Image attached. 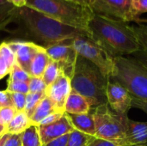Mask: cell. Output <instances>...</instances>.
I'll list each match as a JSON object with an SVG mask.
<instances>
[{"label":"cell","mask_w":147,"mask_h":146,"mask_svg":"<svg viewBox=\"0 0 147 146\" xmlns=\"http://www.w3.org/2000/svg\"><path fill=\"white\" fill-rule=\"evenodd\" d=\"M71 40L45 46L50 59L53 61L59 62L62 65L64 75L69 78H71L73 75L78 58V53L71 46Z\"/></svg>","instance_id":"9c48e42d"},{"label":"cell","mask_w":147,"mask_h":146,"mask_svg":"<svg viewBox=\"0 0 147 146\" xmlns=\"http://www.w3.org/2000/svg\"><path fill=\"white\" fill-rule=\"evenodd\" d=\"M6 42L16 55V64L28 72L33 58L42 46L32 41L21 40H13Z\"/></svg>","instance_id":"7c38bea8"},{"label":"cell","mask_w":147,"mask_h":146,"mask_svg":"<svg viewBox=\"0 0 147 146\" xmlns=\"http://www.w3.org/2000/svg\"><path fill=\"white\" fill-rule=\"evenodd\" d=\"M141 146H147V145H141Z\"/></svg>","instance_id":"f6af8a7d"},{"label":"cell","mask_w":147,"mask_h":146,"mask_svg":"<svg viewBox=\"0 0 147 146\" xmlns=\"http://www.w3.org/2000/svg\"><path fill=\"white\" fill-rule=\"evenodd\" d=\"M74 1H77V2H79V3H85V4H88L90 5L92 2V0H74Z\"/></svg>","instance_id":"ee69618b"},{"label":"cell","mask_w":147,"mask_h":146,"mask_svg":"<svg viewBox=\"0 0 147 146\" xmlns=\"http://www.w3.org/2000/svg\"><path fill=\"white\" fill-rule=\"evenodd\" d=\"M0 57L5 61L10 71L13 68V66L16 65V55L6 41L2 42L0 44Z\"/></svg>","instance_id":"d4e9b609"},{"label":"cell","mask_w":147,"mask_h":146,"mask_svg":"<svg viewBox=\"0 0 147 146\" xmlns=\"http://www.w3.org/2000/svg\"><path fill=\"white\" fill-rule=\"evenodd\" d=\"M131 7L134 15L141 20L140 15L147 13V0H131Z\"/></svg>","instance_id":"4dcf8cb0"},{"label":"cell","mask_w":147,"mask_h":146,"mask_svg":"<svg viewBox=\"0 0 147 146\" xmlns=\"http://www.w3.org/2000/svg\"><path fill=\"white\" fill-rule=\"evenodd\" d=\"M17 114V111L13 107H7L0 108V124L3 126H7L11 120Z\"/></svg>","instance_id":"f546056e"},{"label":"cell","mask_w":147,"mask_h":146,"mask_svg":"<svg viewBox=\"0 0 147 146\" xmlns=\"http://www.w3.org/2000/svg\"><path fill=\"white\" fill-rule=\"evenodd\" d=\"M61 75H64L62 65L57 61L51 60L47 66L41 78L43 79L47 86H48L52 84L55 80H57Z\"/></svg>","instance_id":"44dd1931"},{"label":"cell","mask_w":147,"mask_h":146,"mask_svg":"<svg viewBox=\"0 0 147 146\" xmlns=\"http://www.w3.org/2000/svg\"><path fill=\"white\" fill-rule=\"evenodd\" d=\"M22 146H42L37 126H31L22 134Z\"/></svg>","instance_id":"7402d4cb"},{"label":"cell","mask_w":147,"mask_h":146,"mask_svg":"<svg viewBox=\"0 0 147 146\" xmlns=\"http://www.w3.org/2000/svg\"><path fill=\"white\" fill-rule=\"evenodd\" d=\"M26 6L61 23L86 32L94 15L90 5L74 0H27Z\"/></svg>","instance_id":"277c9868"},{"label":"cell","mask_w":147,"mask_h":146,"mask_svg":"<svg viewBox=\"0 0 147 146\" xmlns=\"http://www.w3.org/2000/svg\"><path fill=\"white\" fill-rule=\"evenodd\" d=\"M22 26V29L45 46L73 40L81 35H89L86 31L61 23L50 16L28 6L16 8L11 23Z\"/></svg>","instance_id":"7a4b0ae2"},{"label":"cell","mask_w":147,"mask_h":146,"mask_svg":"<svg viewBox=\"0 0 147 146\" xmlns=\"http://www.w3.org/2000/svg\"><path fill=\"white\" fill-rule=\"evenodd\" d=\"M132 58L134 59L137 62H139L144 68L147 70V52L143 49L139 50L138 52L132 54Z\"/></svg>","instance_id":"836d02e7"},{"label":"cell","mask_w":147,"mask_h":146,"mask_svg":"<svg viewBox=\"0 0 147 146\" xmlns=\"http://www.w3.org/2000/svg\"><path fill=\"white\" fill-rule=\"evenodd\" d=\"M65 113H62V112H53V114H49L47 117H46L40 123L39 126H45V125H49V124H52L57 120H59L60 118H62L64 116Z\"/></svg>","instance_id":"e575fe53"},{"label":"cell","mask_w":147,"mask_h":146,"mask_svg":"<svg viewBox=\"0 0 147 146\" xmlns=\"http://www.w3.org/2000/svg\"><path fill=\"white\" fill-rule=\"evenodd\" d=\"M95 120V137L124 146L127 114H118L112 111L108 103L90 110Z\"/></svg>","instance_id":"8992f818"},{"label":"cell","mask_w":147,"mask_h":146,"mask_svg":"<svg viewBox=\"0 0 147 146\" xmlns=\"http://www.w3.org/2000/svg\"><path fill=\"white\" fill-rule=\"evenodd\" d=\"M108 81L109 78L95 65L78 54L71 78V89L86 98L91 109L107 104Z\"/></svg>","instance_id":"3957f363"},{"label":"cell","mask_w":147,"mask_h":146,"mask_svg":"<svg viewBox=\"0 0 147 146\" xmlns=\"http://www.w3.org/2000/svg\"><path fill=\"white\" fill-rule=\"evenodd\" d=\"M6 133V126L0 124V137Z\"/></svg>","instance_id":"7bdbcfd3"},{"label":"cell","mask_w":147,"mask_h":146,"mask_svg":"<svg viewBox=\"0 0 147 146\" xmlns=\"http://www.w3.org/2000/svg\"><path fill=\"white\" fill-rule=\"evenodd\" d=\"M6 90L9 93H21V94H28V83L26 82L20 81H9Z\"/></svg>","instance_id":"83f0119b"},{"label":"cell","mask_w":147,"mask_h":146,"mask_svg":"<svg viewBox=\"0 0 147 146\" xmlns=\"http://www.w3.org/2000/svg\"><path fill=\"white\" fill-rule=\"evenodd\" d=\"M87 32L89 36L113 58L132 55L141 49L128 23L93 15Z\"/></svg>","instance_id":"6da1fadb"},{"label":"cell","mask_w":147,"mask_h":146,"mask_svg":"<svg viewBox=\"0 0 147 146\" xmlns=\"http://www.w3.org/2000/svg\"><path fill=\"white\" fill-rule=\"evenodd\" d=\"M73 130L75 129L71 124L65 113L62 118H60L59 120L52 124L45 125V126H38V131H39L42 145L59 137L69 134Z\"/></svg>","instance_id":"4fadbf2b"},{"label":"cell","mask_w":147,"mask_h":146,"mask_svg":"<svg viewBox=\"0 0 147 146\" xmlns=\"http://www.w3.org/2000/svg\"><path fill=\"white\" fill-rule=\"evenodd\" d=\"M14 108L17 112L24 111L26 103V95L21 93H10Z\"/></svg>","instance_id":"1f68e13d"},{"label":"cell","mask_w":147,"mask_h":146,"mask_svg":"<svg viewBox=\"0 0 147 146\" xmlns=\"http://www.w3.org/2000/svg\"><path fill=\"white\" fill-rule=\"evenodd\" d=\"M93 136L88 135L78 130H73L69 134L67 146H86L92 139Z\"/></svg>","instance_id":"cb8c5ba5"},{"label":"cell","mask_w":147,"mask_h":146,"mask_svg":"<svg viewBox=\"0 0 147 146\" xmlns=\"http://www.w3.org/2000/svg\"><path fill=\"white\" fill-rule=\"evenodd\" d=\"M46 96V93H28L26 95V103L24 112L31 118L40 101Z\"/></svg>","instance_id":"603a6c76"},{"label":"cell","mask_w":147,"mask_h":146,"mask_svg":"<svg viewBox=\"0 0 147 146\" xmlns=\"http://www.w3.org/2000/svg\"><path fill=\"white\" fill-rule=\"evenodd\" d=\"M31 76L30 74L23 70L21 66H19L17 64L13 66L9 72V81H20V82H26L28 83L30 80Z\"/></svg>","instance_id":"484cf974"},{"label":"cell","mask_w":147,"mask_h":146,"mask_svg":"<svg viewBox=\"0 0 147 146\" xmlns=\"http://www.w3.org/2000/svg\"><path fill=\"white\" fill-rule=\"evenodd\" d=\"M3 146H22V134H9Z\"/></svg>","instance_id":"d590c367"},{"label":"cell","mask_w":147,"mask_h":146,"mask_svg":"<svg viewBox=\"0 0 147 146\" xmlns=\"http://www.w3.org/2000/svg\"><path fill=\"white\" fill-rule=\"evenodd\" d=\"M71 44L77 53L95 65L108 78L115 71V58L96 43L89 35H81L71 40Z\"/></svg>","instance_id":"52a82bcc"},{"label":"cell","mask_w":147,"mask_h":146,"mask_svg":"<svg viewBox=\"0 0 147 146\" xmlns=\"http://www.w3.org/2000/svg\"><path fill=\"white\" fill-rule=\"evenodd\" d=\"M5 1L16 8H22L26 6L27 4V0H5Z\"/></svg>","instance_id":"60d3db41"},{"label":"cell","mask_w":147,"mask_h":146,"mask_svg":"<svg viewBox=\"0 0 147 146\" xmlns=\"http://www.w3.org/2000/svg\"><path fill=\"white\" fill-rule=\"evenodd\" d=\"M132 28L140 42L141 49L147 52V23L132 26Z\"/></svg>","instance_id":"4316f807"},{"label":"cell","mask_w":147,"mask_h":146,"mask_svg":"<svg viewBox=\"0 0 147 146\" xmlns=\"http://www.w3.org/2000/svg\"><path fill=\"white\" fill-rule=\"evenodd\" d=\"M147 145V121H136L127 118L124 146Z\"/></svg>","instance_id":"5bb4252c"},{"label":"cell","mask_w":147,"mask_h":146,"mask_svg":"<svg viewBox=\"0 0 147 146\" xmlns=\"http://www.w3.org/2000/svg\"><path fill=\"white\" fill-rule=\"evenodd\" d=\"M9 134L5 133L4 135H3V136H1V137H0V146H3L4 143H5V141H6V139H8V137H9Z\"/></svg>","instance_id":"b9f144b4"},{"label":"cell","mask_w":147,"mask_h":146,"mask_svg":"<svg viewBox=\"0 0 147 146\" xmlns=\"http://www.w3.org/2000/svg\"><path fill=\"white\" fill-rule=\"evenodd\" d=\"M95 15L128 23H147L146 20L138 19L132 11L131 0H92L90 4Z\"/></svg>","instance_id":"ba28073f"},{"label":"cell","mask_w":147,"mask_h":146,"mask_svg":"<svg viewBox=\"0 0 147 146\" xmlns=\"http://www.w3.org/2000/svg\"><path fill=\"white\" fill-rule=\"evenodd\" d=\"M16 7L6 2L0 0V31L6 29L12 22Z\"/></svg>","instance_id":"ffe728a7"},{"label":"cell","mask_w":147,"mask_h":146,"mask_svg":"<svg viewBox=\"0 0 147 146\" xmlns=\"http://www.w3.org/2000/svg\"><path fill=\"white\" fill-rule=\"evenodd\" d=\"M71 124L75 130L95 137L96 125L92 114L90 112L84 114H66Z\"/></svg>","instance_id":"2e32d148"},{"label":"cell","mask_w":147,"mask_h":146,"mask_svg":"<svg viewBox=\"0 0 147 146\" xmlns=\"http://www.w3.org/2000/svg\"><path fill=\"white\" fill-rule=\"evenodd\" d=\"M7 107H13L10 93L7 90H0V108Z\"/></svg>","instance_id":"d6a6232c"},{"label":"cell","mask_w":147,"mask_h":146,"mask_svg":"<svg viewBox=\"0 0 147 146\" xmlns=\"http://www.w3.org/2000/svg\"><path fill=\"white\" fill-rule=\"evenodd\" d=\"M69 134L59 137V138H58V139H56L54 140H52V141L48 142L47 144H46V145L42 146H67Z\"/></svg>","instance_id":"74e56055"},{"label":"cell","mask_w":147,"mask_h":146,"mask_svg":"<svg viewBox=\"0 0 147 146\" xmlns=\"http://www.w3.org/2000/svg\"><path fill=\"white\" fill-rule=\"evenodd\" d=\"M28 83L30 93H45L47 88V84L41 77H31Z\"/></svg>","instance_id":"f1b7e54d"},{"label":"cell","mask_w":147,"mask_h":146,"mask_svg":"<svg viewBox=\"0 0 147 146\" xmlns=\"http://www.w3.org/2000/svg\"><path fill=\"white\" fill-rule=\"evenodd\" d=\"M132 108H139V109L144 111V112L147 114V102L141 101V100H139V99H136V98L133 97Z\"/></svg>","instance_id":"f35d334b"},{"label":"cell","mask_w":147,"mask_h":146,"mask_svg":"<svg viewBox=\"0 0 147 146\" xmlns=\"http://www.w3.org/2000/svg\"><path fill=\"white\" fill-rule=\"evenodd\" d=\"M115 71L109 78L121 84L136 99L147 102V70L132 57L115 58Z\"/></svg>","instance_id":"5b68a950"},{"label":"cell","mask_w":147,"mask_h":146,"mask_svg":"<svg viewBox=\"0 0 147 146\" xmlns=\"http://www.w3.org/2000/svg\"><path fill=\"white\" fill-rule=\"evenodd\" d=\"M10 69L5 63V61L0 57V80L5 77L8 74H9Z\"/></svg>","instance_id":"ab89813d"},{"label":"cell","mask_w":147,"mask_h":146,"mask_svg":"<svg viewBox=\"0 0 147 146\" xmlns=\"http://www.w3.org/2000/svg\"><path fill=\"white\" fill-rule=\"evenodd\" d=\"M51 60L45 47L42 46L33 58L28 73L33 77H41Z\"/></svg>","instance_id":"e0dca14e"},{"label":"cell","mask_w":147,"mask_h":146,"mask_svg":"<svg viewBox=\"0 0 147 146\" xmlns=\"http://www.w3.org/2000/svg\"><path fill=\"white\" fill-rule=\"evenodd\" d=\"M86 146H119L116 143L109 141L106 139H99L96 137H94L93 139Z\"/></svg>","instance_id":"8d00e7d4"},{"label":"cell","mask_w":147,"mask_h":146,"mask_svg":"<svg viewBox=\"0 0 147 146\" xmlns=\"http://www.w3.org/2000/svg\"><path fill=\"white\" fill-rule=\"evenodd\" d=\"M107 103L110 109L118 114H127L132 108L133 96L119 83L109 78L106 89Z\"/></svg>","instance_id":"30bf717a"},{"label":"cell","mask_w":147,"mask_h":146,"mask_svg":"<svg viewBox=\"0 0 147 146\" xmlns=\"http://www.w3.org/2000/svg\"><path fill=\"white\" fill-rule=\"evenodd\" d=\"M32 125L30 118L24 111L17 112L11 121L6 126V133L8 134H22Z\"/></svg>","instance_id":"ac0fdd59"},{"label":"cell","mask_w":147,"mask_h":146,"mask_svg":"<svg viewBox=\"0 0 147 146\" xmlns=\"http://www.w3.org/2000/svg\"><path fill=\"white\" fill-rule=\"evenodd\" d=\"M90 110L91 107L87 99L71 89L65 102V113L68 114H84L90 113Z\"/></svg>","instance_id":"9a60e30c"},{"label":"cell","mask_w":147,"mask_h":146,"mask_svg":"<svg viewBox=\"0 0 147 146\" xmlns=\"http://www.w3.org/2000/svg\"><path fill=\"white\" fill-rule=\"evenodd\" d=\"M56 111L57 110L54 108V106L52 103V102L47 96H45L40 101V102L37 106L36 109L34 110L33 115L30 118V120L32 122V125L38 126L40 125V123L46 117H47L49 114H53V112H56Z\"/></svg>","instance_id":"d6986e66"},{"label":"cell","mask_w":147,"mask_h":146,"mask_svg":"<svg viewBox=\"0 0 147 146\" xmlns=\"http://www.w3.org/2000/svg\"><path fill=\"white\" fill-rule=\"evenodd\" d=\"M71 92V78L61 75L46 89V96L52 102L57 111L65 113L66 100Z\"/></svg>","instance_id":"8fae6325"}]
</instances>
